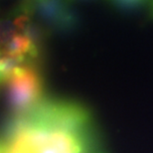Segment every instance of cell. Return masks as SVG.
<instances>
[{
  "instance_id": "1",
  "label": "cell",
  "mask_w": 153,
  "mask_h": 153,
  "mask_svg": "<svg viewBox=\"0 0 153 153\" xmlns=\"http://www.w3.org/2000/svg\"><path fill=\"white\" fill-rule=\"evenodd\" d=\"M1 138L23 153H97L99 136L87 106L46 97L35 108L11 115Z\"/></svg>"
},
{
  "instance_id": "2",
  "label": "cell",
  "mask_w": 153,
  "mask_h": 153,
  "mask_svg": "<svg viewBox=\"0 0 153 153\" xmlns=\"http://www.w3.org/2000/svg\"><path fill=\"white\" fill-rule=\"evenodd\" d=\"M11 115L22 114L46 97L45 82L39 63L16 66L4 82Z\"/></svg>"
},
{
  "instance_id": "3",
  "label": "cell",
  "mask_w": 153,
  "mask_h": 153,
  "mask_svg": "<svg viewBox=\"0 0 153 153\" xmlns=\"http://www.w3.org/2000/svg\"><path fill=\"white\" fill-rule=\"evenodd\" d=\"M33 18L48 32H71L79 25V15L71 0H27Z\"/></svg>"
},
{
  "instance_id": "4",
  "label": "cell",
  "mask_w": 153,
  "mask_h": 153,
  "mask_svg": "<svg viewBox=\"0 0 153 153\" xmlns=\"http://www.w3.org/2000/svg\"><path fill=\"white\" fill-rule=\"evenodd\" d=\"M114 7L123 11H135L149 6L151 0H108Z\"/></svg>"
},
{
  "instance_id": "5",
  "label": "cell",
  "mask_w": 153,
  "mask_h": 153,
  "mask_svg": "<svg viewBox=\"0 0 153 153\" xmlns=\"http://www.w3.org/2000/svg\"><path fill=\"white\" fill-rule=\"evenodd\" d=\"M3 141H4V140H3ZM3 153H23V152L18 150V149L13 147V146L7 144V143L4 141V152Z\"/></svg>"
},
{
  "instance_id": "6",
  "label": "cell",
  "mask_w": 153,
  "mask_h": 153,
  "mask_svg": "<svg viewBox=\"0 0 153 153\" xmlns=\"http://www.w3.org/2000/svg\"><path fill=\"white\" fill-rule=\"evenodd\" d=\"M148 7H149V9H150V15L153 18V0H151V1H150V4H149Z\"/></svg>"
},
{
  "instance_id": "7",
  "label": "cell",
  "mask_w": 153,
  "mask_h": 153,
  "mask_svg": "<svg viewBox=\"0 0 153 153\" xmlns=\"http://www.w3.org/2000/svg\"><path fill=\"white\" fill-rule=\"evenodd\" d=\"M97 153H99V152H97Z\"/></svg>"
},
{
  "instance_id": "8",
  "label": "cell",
  "mask_w": 153,
  "mask_h": 153,
  "mask_svg": "<svg viewBox=\"0 0 153 153\" xmlns=\"http://www.w3.org/2000/svg\"><path fill=\"white\" fill-rule=\"evenodd\" d=\"M71 1H72V0H71Z\"/></svg>"
}]
</instances>
